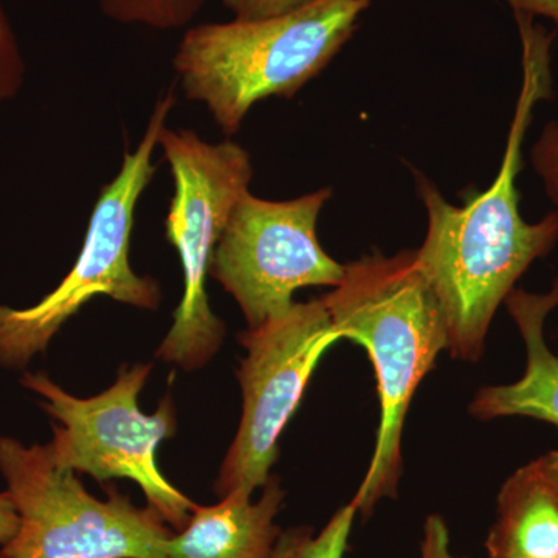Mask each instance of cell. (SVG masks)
<instances>
[{
	"label": "cell",
	"mask_w": 558,
	"mask_h": 558,
	"mask_svg": "<svg viewBox=\"0 0 558 558\" xmlns=\"http://www.w3.org/2000/svg\"><path fill=\"white\" fill-rule=\"evenodd\" d=\"M513 16L523 83L497 178L484 193L468 197L464 207H454L428 179L416 174L428 216L427 236L414 250L417 266L442 310L450 354L464 362H478L498 307L529 267L558 242V211L527 222L521 216L517 186L535 106L554 97L550 49L556 33L546 32L529 14Z\"/></svg>",
	"instance_id": "1"
},
{
	"label": "cell",
	"mask_w": 558,
	"mask_h": 558,
	"mask_svg": "<svg viewBox=\"0 0 558 558\" xmlns=\"http://www.w3.org/2000/svg\"><path fill=\"white\" fill-rule=\"evenodd\" d=\"M322 301L341 340L365 348L376 373L379 428L369 468L351 501L368 519L381 499L398 497L403 425L418 385L440 352L449 351L446 319L414 250L373 253L348 264L340 284Z\"/></svg>",
	"instance_id": "2"
},
{
	"label": "cell",
	"mask_w": 558,
	"mask_h": 558,
	"mask_svg": "<svg viewBox=\"0 0 558 558\" xmlns=\"http://www.w3.org/2000/svg\"><path fill=\"white\" fill-rule=\"evenodd\" d=\"M373 2L317 0L267 20L194 25L172 58L183 94L230 137L256 102L295 97L328 68Z\"/></svg>",
	"instance_id": "3"
},
{
	"label": "cell",
	"mask_w": 558,
	"mask_h": 558,
	"mask_svg": "<svg viewBox=\"0 0 558 558\" xmlns=\"http://www.w3.org/2000/svg\"><path fill=\"white\" fill-rule=\"evenodd\" d=\"M175 102L172 86L154 106L137 148L124 153L120 171L102 186L92 209L83 248L68 277L35 306L13 310L0 304V368L24 369L95 296H109L143 311L160 306L159 282L135 274L130 247L138 201L156 174L153 156Z\"/></svg>",
	"instance_id": "4"
},
{
	"label": "cell",
	"mask_w": 558,
	"mask_h": 558,
	"mask_svg": "<svg viewBox=\"0 0 558 558\" xmlns=\"http://www.w3.org/2000/svg\"><path fill=\"white\" fill-rule=\"evenodd\" d=\"M159 146L174 180L165 231L182 264L183 295L157 357L194 371L207 365L226 339V325L209 306L207 281L231 211L252 182V157L231 140L213 145L196 132L168 126Z\"/></svg>",
	"instance_id": "5"
},
{
	"label": "cell",
	"mask_w": 558,
	"mask_h": 558,
	"mask_svg": "<svg viewBox=\"0 0 558 558\" xmlns=\"http://www.w3.org/2000/svg\"><path fill=\"white\" fill-rule=\"evenodd\" d=\"M0 475L20 527L2 550L9 558H161L172 532L153 508L109 490L94 497L61 468L50 444L0 438Z\"/></svg>",
	"instance_id": "6"
},
{
	"label": "cell",
	"mask_w": 558,
	"mask_h": 558,
	"mask_svg": "<svg viewBox=\"0 0 558 558\" xmlns=\"http://www.w3.org/2000/svg\"><path fill=\"white\" fill-rule=\"evenodd\" d=\"M150 369V363L123 368L112 387L87 399L70 395L44 373H25L21 385L39 396V405L54 421L50 446L61 468L100 483L135 481L149 508L179 532L196 505L157 468L161 440L174 436L175 410L171 398L163 399L154 414L140 410L138 396Z\"/></svg>",
	"instance_id": "7"
},
{
	"label": "cell",
	"mask_w": 558,
	"mask_h": 558,
	"mask_svg": "<svg viewBox=\"0 0 558 558\" xmlns=\"http://www.w3.org/2000/svg\"><path fill=\"white\" fill-rule=\"evenodd\" d=\"M340 340L322 299L293 301L288 311L241 332L242 416L215 483L220 498L234 490L253 495L266 486L279 436L299 410L319 360Z\"/></svg>",
	"instance_id": "8"
},
{
	"label": "cell",
	"mask_w": 558,
	"mask_h": 558,
	"mask_svg": "<svg viewBox=\"0 0 558 558\" xmlns=\"http://www.w3.org/2000/svg\"><path fill=\"white\" fill-rule=\"evenodd\" d=\"M330 197V189L279 202L247 191L234 205L209 277L236 301L247 329L288 311L296 290L340 284L347 266L330 258L317 238Z\"/></svg>",
	"instance_id": "9"
},
{
	"label": "cell",
	"mask_w": 558,
	"mask_h": 558,
	"mask_svg": "<svg viewBox=\"0 0 558 558\" xmlns=\"http://www.w3.org/2000/svg\"><path fill=\"white\" fill-rule=\"evenodd\" d=\"M526 348L520 380L481 388L469 411L478 421L523 416L558 428V357L546 343V319L558 307V279L548 293L513 289L505 301Z\"/></svg>",
	"instance_id": "10"
},
{
	"label": "cell",
	"mask_w": 558,
	"mask_h": 558,
	"mask_svg": "<svg viewBox=\"0 0 558 558\" xmlns=\"http://www.w3.org/2000/svg\"><path fill=\"white\" fill-rule=\"evenodd\" d=\"M284 497L277 476H270L256 502L234 490L218 505L194 506L186 526L165 539L161 558H270Z\"/></svg>",
	"instance_id": "11"
},
{
	"label": "cell",
	"mask_w": 558,
	"mask_h": 558,
	"mask_svg": "<svg viewBox=\"0 0 558 558\" xmlns=\"http://www.w3.org/2000/svg\"><path fill=\"white\" fill-rule=\"evenodd\" d=\"M486 553L488 558H558V494L542 459L515 470L499 488Z\"/></svg>",
	"instance_id": "12"
},
{
	"label": "cell",
	"mask_w": 558,
	"mask_h": 558,
	"mask_svg": "<svg viewBox=\"0 0 558 558\" xmlns=\"http://www.w3.org/2000/svg\"><path fill=\"white\" fill-rule=\"evenodd\" d=\"M357 515V509L349 502L333 513L318 534L310 526L281 531L270 558H344Z\"/></svg>",
	"instance_id": "13"
},
{
	"label": "cell",
	"mask_w": 558,
	"mask_h": 558,
	"mask_svg": "<svg viewBox=\"0 0 558 558\" xmlns=\"http://www.w3.org/2000/svg\"><path fill=\"white\" fill-rule=\"evenodd\" d=\"M207 0H98L109 20L168 32L189 27Z\"/></svg>",
	"instance_id": "14"
},
{
	"label": "cell",
	"mask_w": 558,
	"mask_h": 558,
	"mask_svg": "<svg viewBox=\"0 0 558 558\" xmlns=\"http://www.w3.org/2000/svg\"><path fill=\"white\" fill-rule=\"evenodd\" d=\"M25 61L0 0V102L16 97L24 86Z\"/></svg>",
	"instance_id": "15"
},
{
	"label": "cell",
	"mask_w": 558,
	"mask_h": 558,
	"mask_svg": "<svg viewBox=\"0 0 558 558\" xmlns=\"http://www.w3.org/2000/svg\"><path fill=\"white\" fill-rule=\"evenodd\" d=\"M532 167L545 185L549 201L558 207V123L550 121L531 150Z\"/></svg>",
	"instance_id": "16"
},
{
	"label": "cell",
	"mask_w": 558,
	"mask_h": 558,
	"mask_svg": "<svg viewBox=\"0 0 558 558\" xmlns=\"http://www.w3.org/2000/svg\"><path fill=\"white\" fill-rule=\"evenodd\" d=\"M238 21H259L281 16L317 0H220Z\"/></svg>",
	"instance_id": "17"
},
{
	"label": "cell",
	"mask_w": 558,
	"mask_h": 558,
	"mask_svg": "<svg viewBox=\"0 0 558 558\" xmlns=\"http://www.w3.org/2000/svg\"><path fill=\"white\" fill-rule=\"evenodd\" d=\"M421 558H469L451 550L450 529L438 513H432L422 527Z\"/></svg>",
	"instance_id": "18"
},
{
	"label": "cell",
	"mask_w": 558,
	"mask_h": 558,
	"mask_svg": "<svg viewBox=\"0 0 558 558\" xmlns=\"http://www.w3.org/2000/svg\"><path fill=\"white\" fill-rule=\"evenodd\" d=\"M513 13L548 17L558 27V0H506Z\"/></svg>",
	"instance_id": "19"
},
{
	"label": "cell",
	"mask_w": 558,
	"mask_h": 558,
	"mask_svg": "<svg viewBox=\"0 0 558 558\" xmlns=\"http://www.w3.org/2000/svg\"><path fill=\"white\" fill-rule=\"evenodd\" d=\"M20 515L7 492L0 494V545L5 546L16 535Z\"/></svg>",
	"instance_id": "20"
},
{
	"label": "cell",
	"mask_w": 558,
	"mask_h": 558,
	"mask_svg": "<svg viewBox=\"0 0 558 558\" xmlns=\"http://www.w3.org/2000/svg\"><path fill=\"white\" fill-rule=\"evenodd\" d=\"M539 459H542L546 475L549 476L550 483L556 487L558 494V450L549 451V453L543 454Z\"/></svg>",
	"instance_id": "21"
},
{
	"label": "cell",
	"mask_w": 558,
	"mask_h": 558,
	"mask_svg": "<svg viewBox=\"0 0 558 558\" xmlns=\"http://www.w3.org/2000/svg\"><path fill=\"white\" fill-rule=\"evenodd\" d=\"M0 558H9L5 556V553H3V550H0Z\"/></svg>",
	"instance_id": "22"
}]
</instances>
